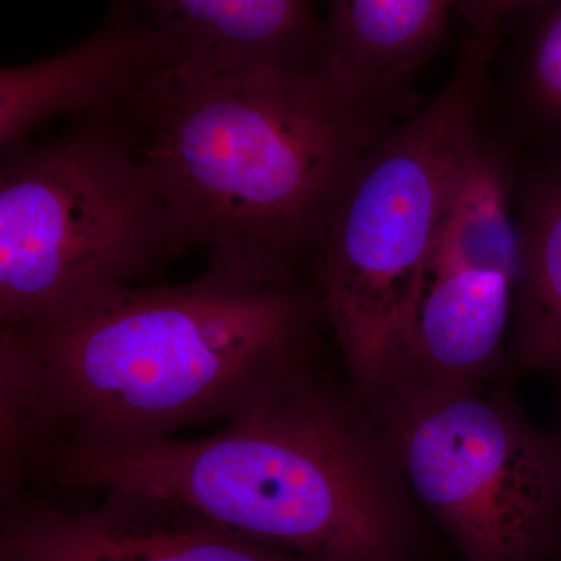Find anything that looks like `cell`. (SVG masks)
Here are the masks:
<instances>
[{"instance_id":"6da1fadb","label":"cell","mask_w":561,"mask_h":561,"mask_svg":"<svg viewBox=\"0 0 561 561\" xmlns=\"http://www.w3.org/2000/svg\"><path fill=\"white\" fill-rule=\"evenodd\" d=\"M323 324L316 287L206 265L57 327L0 330V481L43 454L230 423L312 367Z\"/></svg>"},{"instance_id":"277c9868","label":"cell","mask_w":561,"mask_h":561,"mask_svg":"<svg viewBox=\"0 0 561 561\" xmlns=\"http://www.w3.org/2000/svg\"><path fill=\"white\" fill-rule=\"evenodd\" d=\"M181 254L125 111L2 151L0 330L57 327Z\"/></svg>"},{"instance_id":"5b68a950","label":"cell","mask_w":561,"mask_h":561,"mask_svg":"<svg viewBox=\"0 0 561 561\" xmlns=\"http://www.w3.org/2000/svg\"><path fill=\"white\" fill-rule=\"evenodd\" d=\"M494 33H470L451 79L362 157L313 257L316 290L348 373L370 401L419 301L443 201L481 133Z\"/></svg>"},{"instance_id":"8fae6325","label":"cell","mask_w":561,"mask_h":561,"mask_svg":"<svg viewBox=\"0 0 561 561\" xmlns=\"http://www.w3.org/2000/svg\"><path fill=\"white\" fill-rule=\"evenodd\" d=\"M323 60L373 98L400 101L448 35L456 0H320Z\"/></svg>"},{"instance_id":"ba28073f","label":"cell","mask_w":561,"mask_h":561,"mask_svg":"<svg viewBox=\"0 0 561 561\" xmlns=\"http://www.w3.org/2000/svg\"><path fill=\"white\" fill-rule=\"evenodd\" d=\"M175 50L131 5L116 9L87 39L54 57L0 72V147L9 150L57 117L102 119L127 108Z\"/></svg>"},{"instance_id":"5bb4252c","label":"cell","mask_w":561,"mask_h":561,"mask_svg":"<svg viewBox=\"0 0 561 561\" xmlns=\"http://www.w3.org/2000/svg\"><path fill=\"white\" fill-rule=\"evenodd\" d=\"M529 13L519 55V103L542 153L561 157V0H545Z\"/></svg>"},{"instance_id":"30bf717a","label":"cell","mask_w":561,"mask_h":561,"mask_svg":"<svg viewBox=\"0 0 561 561\" xmlns=\"http://www.w3.org/2000/svg\"><path fill=\"white\" fill-rule=\"evenodd\" d=\"M176 60H323L320 0H130Z\"/></svg>"},{"instance_id":"52a82bcc","label":"cell","mask_w":561,"mask_h":561,"mask_svg":"<svg viewBox=\"0 0 561 561\" xmlns=\"http://www.w3.org/2000/svg\"><path fill=\"white\" fill-rule=\"evenodd\" d=\"M3 501L2 561H311L243 541L161 497L105 493L77 513L21 493Z\"/></svg>"},{"instance_id":"9c48e42d","label":"cell","mask_w":561,"mask_h":561,"mask_svg":"<svg viewBox=\"0 0 561 561\" xmlns=\"http://www.w3.org/2000/svg\"><path fill=\"white\" fill-rule=\"evenodd\" d=\"M513 289L515 283L500 272L465 271L427 279L375 398L387 391L485 381L501 359L512 324Z\"/></svg>"},{"instance_id":"2e32d148","label":"cell","mask_w":561,"mask_h":561,"mask_svg":"<svg viewBox=\"0 0 561 561\" xmlns=\"http://www.w3.org/2000/svg\"><path fill=\"white\" fill-rule=\"evenodd\" d=\"M560 387H561V382H560Z\"/></svg>"},{"instance_id":"3957f363","label":"cell","mask_w":561,"mask_h":561,"mask_svg":"<svg viewBox=\"0 0 561 561\" xmlns=\"http://www.w3.org/2000/svg\"><path fill=\"white\" fill-rule=\"evenodd\" d=\"M22 485L179 502L243 541L311 561H420L413 500L353 391L313 365L203 438L65 449Z\"/></svg>"},{"instance_id":"7c38bea8","label":"cell","mask_w":561,"mask_h":561,"mask_svg":"<svg viewBox=\"0 0 561 561\" xmlns=\"http://www.w3.org/2000/svg\"><path fill=\"white\" fill-rule=\"evenodd\" d=\"M518 194L519 268L512 353L519 367L561 382V157L542 153Z\"/></svg>"},{"instance_id":"7a4b0ae2","label":"cell","mask_w":561,"mask_h":561,"mask_svg":"<svg viewBox=\"0 0 561 561\" xmlns=\"http://www.w3.org/2000/svg\"><path fill=\"white\" fill-rule=\"evenodd\" d=\"M405 106L324 61L175 60L136 92L130 119L183 253L298 284L351 173Z\"/></svg>"},{"instance_id":"8992f818","label":"cell","mask_w":561,"mask_h":561,"mask_svg":"<svg viewBox=\"0 0 561 561\" xmlns=\"http://www.w3.org/2000/svg\"><path fill=\"white\" fill-rule=\"evenodd\" d=\"M382 400L391 459L460 561H561V430L482 383Z\"/></svg>"},{"instance_id":"4fadbf2b","label":"cell","mask_w":561,"mask_h":561,"mask_svg":"<svg viewBox=\"0 0 561 561\" xmlns=\"http://www.w3.org/2000/svg\"><path fill=\"white\" fill-rule=\"evenodd\" d=\"M512 186L504 154L479 133L449 180L424 283L465 271L500 272L515 283L519 232Z\"/></svg>"},{"instance_id":"9a60e30c","label":"cell","mask_w":561,"mask_h":561,"mask_svg":"<svg viewBox=\"0 0 561 561\" xmlns=\"http://www.w3.org/2000/svg\"><path fill=\"white\" fill-rule=\"evenodd\" d=\"M541 2L545 0H456V10L467 21L470 33H497L508 14Z\"/></svg>"}]
</instances>
